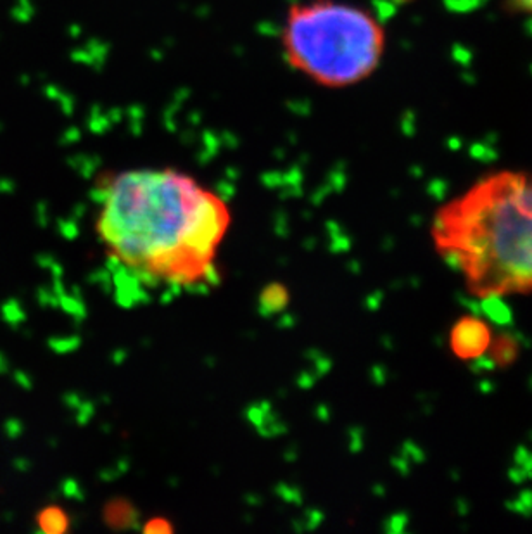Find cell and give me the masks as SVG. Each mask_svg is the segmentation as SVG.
Segmentation results:
<instances>
[{"instance_id":"cell-3","label":"cell","mask_w":532,"mask_h":534,"mask_svg":"<svg viewBox=\"0 0 532 534\" xmlns=\"http://www.w3.org/2000/svg\"><path fill=\"white\" fill-rule=\"evenodd\" d=\"M287 65L327 89L372 77L386 50V30L370 11L340 0L292 4L280 30Z\"/></svg>"},{"instance_id":"cell-14","label":"cell","mask_w":532,"mask_h":534,"mask_svg":"<svg viewBox=\"0 0 532 534\" xmlns=\"http://www.w3.org/2000/svg\"><path fill=\"white\" fill-rule=\"evenodd\" d=\"M7 370H9V361H7V358L0 353V374H6Z\"/></svg>"},{"instance_id":"cell-6","label":"cell","mask_w":532,"mask_h":534,"mask_svg":"<svg viewBox=\"0 0 532 534\" xmlns=\"http://www.w3.org/2000/svg\"><path fill=\"white\" fill-rule=\"evenodd\" d=\"M37 524L40 528V531L49 533V534H59L65 533L70 528V521L67 516L62 512L61 508L50 505V507L42 508L37 516Z\"/></svg>"},{"instance_id":"cell-1","label":"cell","mask_w":532,"mask_h":534,"mask_svg":"<svg viewBox=\"0 0 532 534\" xmlns=\"http://www.w3.org/2000/svg\"><path fill=\"white\" fill-rule=\"evenodd\" d=\"M99 189L106 201L102 237L121 261L144 266V280L154 275L178 284L218 278L209 258L225 232L226 211L194 178L173 170H138Z\"/></svg>"},{"instance_id":"cell-4","label":"cell","mask_w":532,"mask_h":534,"mask_svg":"<svg viewBox=\"0 0 532 534\" xmlns=\"http://www.w3.org/2000/svg\"><path fill=\"white\" fill-rule=\"evenodd\" d=\"M491 348L489 327L474 317H465L451 330L453 353L463 360L482 356Z\"/></svg>"},{"instance_id":"cell-9","label":"cell","mask_w":532,"mask_h":534,"mask_svg":"<svg viewBox=\"0 0 532 534\" xmlns=\"http://www.w3.org/2000/svg\"><path fill=\"white\" fill-rule=\"evenodd\" d=\"M172 531H173V525L170 524L166 519H150L144 525V533L147 534H166Z\"/></svg>"},{"instance_id":"cell-2","label":"cell","mask_w":532,"mask_h":534,"mask_svg":"<svg viewBox=\"0 0 532 534\" xmlns=\"http://www.w3.org/2000/svg\"><path fill=\"white\" fill-rule=\"evenodd\" d=\"M440 256L484 300L532 290V177L499 171L444 205L432 222Z\"/></svg>"},{"instance_id":"cell-5","label":"cell","mask_w":532,"mask_h":534,"mask_svg":"<svg viewBox=\"0 0 532 534\" xmlns=\"http://www.w3.org/2000/svg\"><path fill=\"white\" fill-rule=\"evenodd\" d=\"M104 519L111 528L125 529L135 524L137 521V510L125 500H113L107 503L104 510Z\"/></svg>"},{"instance_id":"cell-11","label":"cell","mask_w":532,"mask_h":534,"mask_svg":"<svg viewBox=\"0 0 532 534\" xmlns=\"http://www.w3.org/2000/svg\"><path fill=\"white\" fill-rule=\"evenodd\" d=\"M14 381L18 382L19 386H23V388H26V389L31 388V378L28 377L25 372H21V370H16V372H14Z\"/></svg>"},{"instance_id":"cell-10","label":"cell","mask_w":532,"mask_h":534,"mask_svg":"<svg viewBox=\"0 0 532 534\" xmlns=\"http://www.w3.org/2000/svg\"><path fill=\"white\" fill-rule=\"evenodd\" d=\"M4 432H6V436L9 437V440H16V437H19L23 434V424L19 420L11 418V420H7L6 424H4Z\"/></svg>"},{"instance_id":"cell-12","label":"cell","mask_w":532,"mask_h":534,"mask_svg":"<svg viewBox=\"0 0 532 534\" xmlns=\"http://www.w3.org/2000/svg\"><path fill=\"white\" fill-rule=\"evenodd\" d=\"M515 4H517L519 9L526 11V13H529L532 16V0H514Z\"/></svg>"},{"instance_id":"cell-13","label":"cell","mask_w":532,"mask_h":534,"mask_svg":"<svg viewBox=\"0 0 532 534\" xmlns=\"http://www.w3.org/2000/svg\"><path fill=\"white\" fill-rule=\"evenodd\" d=\"M14 467L18 470H28L31 467V464L28 460H23V458H16L14 460Z\"/></svg>"},{"instance_id":"cell-8","label":"cell","mask_w":532,"mask_h":534,"mask_svg":"<svg viewBox=\"0 0 532 534\" xmlns=\"http://www.w3.org/2000/svg\"><path fill=\"white\" fill-rule=\"evenodd\" d=\"M0 310H2V318L9 325L18 327L21 322L26 320V313L25 310L21 308V305H19V301L9 300L7 303H4Z\"/></svg>"},{"instance_id":"cell-7","label":"cell","mask_w":532,"mask_h":534,"mask_svg":"<svg viewBox=\"0 0 532 534\" xmlns=\"http://www.w3.org/2000/svg\"><path fill=\"white\" fill-rule=\"evenodd\" d=\"M261 313L270 315L284 310L289 303V293L284 285L272 284L268 285L261 294Z\"/></svg>"}]
</instances>
